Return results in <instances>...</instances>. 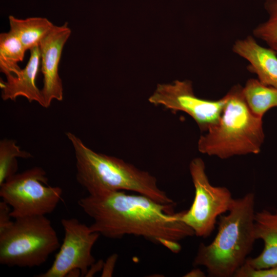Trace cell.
<instances>
[{
  "instance_id": "cell-16",
  "label": "cell",
  "mask_w": 277,
  "mask_h": 277,
  "mask_svg": "<svg viewBox=\"0 0 277 277\" xmlns=\"http://www.w3.org/2000/svg\"><path fill=\"white\" fill-rule=\"evenodd\" d=\"M27 50L11 31L0 34V70L5 76L21 70L18 63L24 60Z\"/></svg>"
},
{
  "instance_id": "cell-13",
  "label": "cell",
  "mask_w": 277,
  "mask_h": 277,
  "mask_svg": "<svg viewBox=\"0 0 277 277\" xmlns=\"http://www.w3.org/2000/svg\"><path fill=\"white\" fill-rule=\"evenodd\" d=\"M254 231L255 239L263 240L264 247L258 256L248 258L245 264L255 269L277 265V209L274 212L266 209L255 212Z\"/></svg>"
},
{
  "instance_id": "cell-5",
  "label": "cell",
  "mask_w": 277,
  "mask_h": 277,
  "mask_svg": "<svg viewBox=\"0 0 277 277\" xmlns=\"http://www.w3.org/2000/svg\"><path fill=\"white\" fill-rule=\"evenodd\" d=\"M60 247L56 232L46 215L16 218L0 232V264L38 267Z\"/></svg>"
},
{
  "instance_id": "cell-1",
  "label": "cell",
  "mask_w": 277,
  "mask_h": 277,
  "mask_svg": "<svg viewBox=\"0 0 277 277\" xmlns=\"http://www.w3.org/2000/svg\"><path fill=\"white\" fill-rule=\"evenodd\" d=\"M78 204L93 220L90 230L107 238L142 236L177 253L181 250L179 242L194 234L181 220L183 211L174 212L175 203L162 204L140 194L117 191L89 194Z\"/></svg>"
},
{
  "instance_id": "cell-23",
  "label": "cell",
  "mask_w": 277,
  "mask_h": 277,
  "mask_svg": "<svg viewBox=\"0 0 277 277\" xmlns=\"http://www.w3.org/2000/svg\"><path fill=\"white\" fill-rule=\"evenodd\" d=\"M204 273L199 269H195L188 273L185 276H204Z\"/></svg>"
},
{
  "instance_id": "cell-2",
  "label": "cell",
  "mask_w": 277,
  "mask_h": 277,
  "mask_svg": "<svg viewBox=\"0 0 277 277\" xmlns=\"http://www.w3.org/2000/svg\"><path fill=\"white\" fill-rule=\"evenodd\" d=\"M66 134L74 150L76 180L89 195L126 190L162 204L175 203L158 186L156 179L149 172L122 159L94 151L72 132Z\"/></svg>"
},
{
  "instance_id": "cell-20",
  "label": "cell",
  "mask_w": 277,
  "mask_h": 277,
  "mask_svg": "<svg viewBox=\"0 0 277 277\" xmlns=\"http://www.w3.org/2000/svg\"><path fill=\"white\" fill-rule=\"evenodd\" d=\"M4 201L0 202V232L8 228L13 222L10 220L11 210Z\"/></svg>"
},
{
  "instance_id": "cell-18",
  "label": "cell",
  "mask_w": 277,
  "mask_h": 277,
  "mask_svg": "<svg viewBox=\"0 0 277 277\" xmlns=\"http://www.w3.org/2000/svg\"><path fill=\"white\" fill-rule=\"evenodd\" d=\"M264 6L268 18L253 29V34L277 54V0H266Z\"/></svg>"
},
{
  "instance_id": "cell-11",
  "label": "cell",
  "mask_w": 277,
  "mask_h": 277,
  "mask_svg": "<svg viewBox=\"0 0 277 277\" xmlns=\"http://www.w3.org/2000/svg\"><path fill=\"white\" fill-rule=\"evenodd\" d=\"M232 51L249 63L247 69L260 82L277 88V54L273 50L262 46L249 35L237 39Z\"/></svg>"
},
{
  "instance_id": "cell-8",
  "label": "cell",
  "mask_w": 277,
  "mask_h": 277,
  "mask_svg": "<svg viewBox=\"0 0 277 277\" xmlns=\"http://www.w3.org/2000/svg\"><path fill=\"white\" fill-rule=\"evenodd\" d=\"M149 102L171 111H182L190 115L202 132H207L219 121L226 101V96L217 100L196 96L188 80H176L158 84Z\"/></svg>"
},
{
  "instance_id": "cell-10",
  "label": "cell",
  "mask_w": 277,
  "mask_h": 277,
  "mask_svg": "<svg viewBox=\"0 0 277 277\" xmlns=\"http://www.w3.org/2000/svg\"><path fill=\"white\" fill-rule=\"evenodd\" d=\"M71 34L67 22L61 26L55 25L39 45L43 75V86L41 90L45 108L49 107L52 101H61L63 98V86L58 74V67L64 47Z\"/></svg>"
},
{
  "instance_id": "cell-22",
  "label": "cell",
  "mask_w": 277,
  "mask_h": 277,
  "mask_svg": "<svg viewBox=\"0 0 277 277\" xmlns=\"http://www.w3.org/2000/svg\"><path fill=\"white\" fill-rule=\"evenodd\" d=\"M104 262L102 260H99L95 262L89 269L85 277L92 276L97 272L103 269Z\"/></svg>"
},
{
  "instance_id": "cell-14",
  "label": "cell",
  "mask_w": 277,
  "mask_h": 277,
  "mask_svg": "<svg viewBox=\"0 0 277 277\" xmlns=\"http://www.w3.org/2000/svg\"><path fill=\"white\" fill-rule=\"evenodd\" d=\"M10 31L21 41L27 50L39 46L42 39L55 26L45 17H31L24 19L9 15Z\"/></svg>"
},
{
  "instance_id": "cell-4",
  "label": "cell",
  "mask_w": 277,
  "mask_h": 277,
  "mask_svg": "<svg viewBox=\"0 0 277 277\" xmlns=\"http://www.w3.org/2000/svg\"><path fill=\"white\" fill-rule=\"evenodd\" d=\"M225 96L219 122L198 141L199 151L221 159L258 154L265 138L263 118L250 111L241 85L233 86Z\"/></svg>"
},
{
  "instance_id": "cell-17",
  "label": "cell",
  "mask_w": 277,
  "mask_h": 277,
  "mask_svg": "<svg viewBox=\"0 0 277 277\" xmlns=\"http://www.w3.org/2000/svg\"><path fill=\"white\" fill-rule=\"evenodd\" d=\"M29 152L22 150L15 141L4 138L0 142V185L7 179L16 173L17 157L28 159Z\"/></svg>"
},
{
  "instance_id": "cell-3",
  "label": "cell",
  "mask_w": 277,
  "mask_h": 277,
  "mask_svg": "<svg viewBox=\"0 0 277 277\" xmlns=\"http://www.w3.org/2000/svg\"><path fill=\"white\" fill-rule=\"evenodd\" d=\"M254 207L253 193L234 199L228 213L219 216L214 240L208 245H199L193 264L204 266L211 276H234L246 262L256 240Z\"/></svg>"
},
{
  "instance_id": "cell-15",
  "label": "cell",
  "mask_w": 277,
  "mask_h": 277,
  "mask_svg": "<svg viewBox=\"0 0 277 277\" xmlns=\"http://www.w3.org/2000/svg\"><path fill=\"white\" fill-rule=\"evenodd\" d=\"M243 93L250 111L263 118L269 110L277 107V88L250 78L243 87Z\"/></svg>"
},
{
  "instance_id": "cell-21",
  "label": "cell",
  "mask_w": 277,
  "mask_h": 277,
  "mask_svg": "<svg viewBox=\"0 0 277 277\" xmlns=\"http://www.w3.org/2000/svg\"><path fill=\"white\" fill-rule=\"evenodd\" d=\"M117 260V255L112 254L105 263H104L102 276H111L112 274L114 265Z\"/></svg>"
},
{
  "instance_id": "cell-7",
  "label": "cell",
  "mask_w": 277,
  "mask_h": 277,
  "mask_svg": "<svg viewBox=\"0 0 277 277\" xmlns=\"http://www.w3.org/2000/svg\"><path fill=\"white\" fill-rule=\"evenodd\" d=\"M189 171L194 187V197L190 208L183 211L181 220L195 235L206 238L214 230L217 217L229 210L234 199L226 187L210 184L201 158L191 160Z\"/></svg>"
},
{
  "instance_id": "cell-19",
  "label": "cell",
  "mask_w": 277,
  "mask_h": 277,
  "mask_svg": "<svg viewBox=\"0 0 277 277\" xmlns=\"http://www.w3.org/2000/svg\"><path fill=\"white\" fill-rule=\"evenodd\" d=\"M236 277H277V265L266 269H255L244 264L235 273Z\"/></svg>"
},
{
  "instance_id": "cell-12",
  "label": "cell",
  "mask_w": 277,
  "mask_h": 277,
  "mask_svg": "<svg viewBox=\"0 0 277 277\" xmlns=\"http://www.w3.org/2000/svg\"><path fill=\"white\" fill-rule=\"evenodd\" d=\"M30 57L25 67L15 74L6 75V81H1L2 98L15 101L23 96L29 102H36L45 107L41 90L36 84V78L41 64L39 46L30 49Z\"/></svg>"
},
{
  "instance_id": "cell-9",
  "label": "cell",
  "mask_w": 277,
  "mask_h": 277,
  "mask_svg": "<svg viewBox=\"0 0 277 277\" xmlns=\"http://www.w3.org/2000/svg\"><path fill=\"white\" fill-rule=\"evenodd\" d=\"M64 237L50 268L37 277H65L73 269H78L85 276L96 262L92 249L101 235L89 226L75 218L63 219Z\"/></svg>"
},
{
  "instance_id": "cell-6",
  "label": "cell",
  "mask_w": 277,
  "mask_h": 277,
  "mask_svg": "<svg viewBox=\"0 0 277 277\" xmlns=\"http://www.w3.org/2000/svg\"><path fill=\"white\" fill-rule=\"evenodd\" d=\"M46 171L34 167L16 173L0 185L1 197L12 208L11 217L46 215L54 210L62 189L49 186Z\"/></svg>"
}]
</instances>
